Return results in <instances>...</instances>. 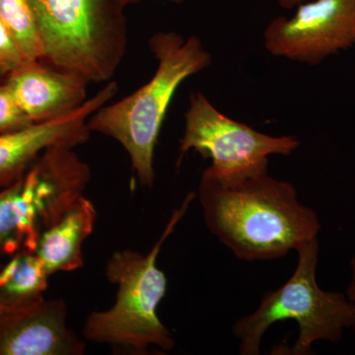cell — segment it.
Returning a JSON list of instances; mask_svg holds the SVG:
<instances>
[{
    "label": "cell",
    "instance_id": "16",
    "mask_svg": "<svg viewBox=\"0 0 355 355\" xmlns=\"http://www.w3.org/2000/svg\"><path fill=\"white\" fill-rule=\"evenodd\" d=\"M350 270H352V275H350L349 287H347V293L345 294H347V298L349 299L350 302L354 306L355 314V254L350 260ZM354 331H355V324Z\"/></svg>",
    "mask_w": 355,
    "mask_h": 355
},
{
    "label": "cell",
    "instance_id": "6",
    "mask_svg": "<svg viewBox=\"0 0 355 355\" xmlns=\"http://www.w3.org/2000/svg\"><path fill=\"white\" fill-rule=\"evenodd\" d=\"M300 146L292 135L272 137L246 123L228 118L200 91L190 96L184 114V132L180 140L177 165L190 150L209 158L207 168L217 176L229 177L268 168L272 155H291Z\"/></svg>",
    "mask_w": 355,
    "mask_h": 355
},
{
    "label": "cell",
    "instance_id": "13",
    "mask_svg": "<svg viewBox=\"0 0 355 355\" xmlns=\"http://www.w3.org/2000/svg\"><path fill=\"white\" fill-rule=\"evenodd\" d=\"M0 19L12 33L28 62L43 60V44L28 0H0Z\"/></svg>",
    "mask_w": 355,
    "mask_h": 355
},
{
    "label": "cell",
    "instance_id": "18",
    "mask_svg": "<svg viewBox=\"0 0 355 355\" xmlns=\"http://www.w3.org/2000/svg\"><path fill=\"white\" fill-rule=\"evenodd\" d=\"M116 1L125 9V6H130V4L137 3V2L141 1V0H116ZM153 1H161V0H153Z\"/></svg>",
    "mask_w": 355,
    "mask_h": 355
},
{
    "label": "cell",
    "instance_id": "8",
    "mask_svg": "<svg viewBox=\"0 0 355 355\" xmlns=\"http://www.w3.org/2000/svg\"><path fill=\"white\" fill-rule=\"evenodd\" d=\"M116 83L106 84L93 97L70 113L44 123L0 135V190L14 183L46 149L76 148L90 137L88 120L116 95Z\"/></svg>",
    "mask_w": 355,
    "mask_h": 355
},
{
    "label": "cell",
    "instance_id": "1",
    "mask_svg": "<svg viewBox=\"0 0 355 355\" xmlns=\"http://www.w3.org/2000/svg\"><path fill=\"white\" fill-rule=\"evenodd\" d=\"M207 227L242 261H272L318 238L321 221L295 187L268 168L221 177L205 169L198 186Z\"/></svg>",
    "mask_w": 355,
    "mask_h": 355
},
{
    "label": "cell",
    "instance_id": "19",
    "mask_svg": "<svg viewBox=\"0 0 355 355\" xmlns=\"http://www.w3.org/2000/svg\"><path fill=\"white\" fill-rule=\"evenodd\" d=\"M169 1L173 2V3L181 4L183 3L184 0H169Z\"/></svg>",
    "mask_w": 355,
    "mask_h": 355
},
{
    "label": "cell",
    "instance_id": "12",
    "mask_svg": "<svg viewBox=\"0 0 355 355\" xmlns=\"http://www.w3.org/2000/svg\"><path fill=\"white\" fill-rule=\"evenodd\" d=\"M50 277L36 254L22 250L13 254L0 270V314L44 301Z\"/></svg>",
    "mask_w": 355,
    "mask_h": 355
},
{
    "label": "cell",
    "instance_id": "2",
    "mask_svg": "<svg viewBox=\"0 0 355 355\" xmlns=\"http://www.w3.org/2000/svg\"><path fill=\"white\" fill-rule=\"evenodd\" d=\"M157 69L132 94L106 104L89 118L91 132L106 135L123 147L142 186H153L154 153L175 93L189 77L211 64V55L196 36L158 32L148 42Z\"/></svg>",
    "mask_w": 355,
    "mask_h": 355
},
{
    "label": "cell",
    "instance_id": "17",
    "mask_svg": "<svg viewBox=\"0 0 355 355\" xmlns=\"http://www.w3.org/2000/svg\"><path fill=\"white\" fill-rule=\"evenodd\" d=\"M277 1H279V4L282 8L286 9V10H292V9H295L296 7L305 3V2L311 1V0H277Z\"/></svg>",
    "mask_w": 355,
    "mask_h": 355
},
{
    "label": "cell",
    "instance_id": "7",
    "mask_svg": "<svg viewBox=\"0 0 355 355\" xmlns=\"http://www.w3.org/2000/svg\"><path fill=\"white\" fill-rule=\"evenodd\" d=\"M294 10L266 26L270 55L315 67L354 46L355 0H311Z\"/></svg>",
    "mask_w": 355,
    "mask_h": 355
},
{
    "label": "cell",
    "instance_id": "14",
    "mask_svg": "<svg viewBox=\"0 0 355 355\" xmlns=\"http://www.w3.org/2000/svg\"><path fill=\"white\" fill-rule=\"evenodd\" d=\"M6 83L0 84V135L33 125Z\"/></svg>",
    "mask_w": 355,
    "mask_h": 355
},
{
    "label": "cell",
    "instance_id": "10",
    "mask_svg": "<svg viewBox=\"0 0 355 355\" xmlns=\"http://www.w3.org/2000/svg\"><path fill=\"white\" fill-rule=\"evenodd\" d=\"M6 83L32 123L55 120L80 107L90 83L85 77L41 62H27Z\"/></svg>",
    "mask_w": 355,
    "mask_h": 355
},
{
    "label": "cell",
    "instance_id": "9",
    "mask_svg": "<svg viewBox=\"0 0 355 355\" xmlns=\"http://www.w3.org/2000/svg\"><path fill=\"white\" fill-rule=\"evenodd\" d=\"M85 345L67 324L62 299L0 314V355H81Z\"/></svg>",
    "mask_w": 355,
    "mask_h": 355
},
{
    "label": "cell",
    "instance_id": "4",
    "mask_svg": "<svg viewBox=\"0 0 355 355\" xmlns=\"http://www.w3.org/2000/svg\"><path fill=\"white\" fill-rule=\"evenodd\" d=\"M318 238L296 250L297 266L284 286L266 292L252 314L236 321L233 333L240 342V354L258 355L261 340L273 324L295 321L297 340L289 354L308 355L316 342L336 343L347 330H354V306L347 294L326 291L317 282Z\"/></svg>",
    "mask_w": 355,
    "mask_h": 355
},
{
    "label": "cell",
    "instance_id": "11",
    "mask_svg": "<svg viewBox=\"0 0 355 355\" xmlns=\"http://www.w3.org/2000/svg\"><path fill=\"white\" fill-rule=\"evenodd\" d=\"M97 211L83 196L40 237L35 254L49 275L73 272L83 266V245L92 234Z\"/></svg>",
    "mask_w": 355,
    "mask_h": 355
},
{
    "label": "cell",
    "instance_id": "15",
    "mask_svg": "<svg viewBox=\"0 0 355 355\" xmlns=\"http://www.w3.org/2000/svg\"><path fill=\"white\" fill-rule=\"evenodd\" d=\"M27 62L12 33L0 19V74L7 76Z\"/></svg>",
    "mask_w": 355,
    "mask_h": 355
},
{
    "label": "cell",
    "instance_id": "3",
    "mask_svg": "<svg viewBox=\"0 0 355 355\" xmlns=\"http://www.w3.org/2000/svg\"><path fill=\"white\" fill-rule=\"evenodd\" d=\"M196 193H189L173 210L164 231L146 254L132 250L114 253L107 265L109 282L118 286L113 307L92 312L83 336L90 342L108 343L139 352L150 347L169 352L174 338L158 316V306L167 292L168 280L157 266L159 254L178 223L188 211Z\"/></svg>",
    "mask_w": 355,
    "mask_h": 355
},
{
    "label": "cell",
    "instance_id": "5",
    "mask_svg": "<svg viewBox=\"0 0 355 355\" xmlns=\"http://www.w3.org/2000/svg\"><path fill=\"white\" fill-rule=\"evenodd\" d=\"M43 44L44 64L89 83L110 81L128 50L123 8L116 0H28Z\"/></svg>",
    "mask_w": 355,
    "mask_h": 355
}]
</instances>
